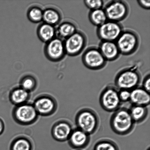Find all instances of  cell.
I'll return each instance as SVG.
<instances>
[{
	"mask_svg": "<svg viewBox=\"0 0 150 150\" xmlns=\"http://www.w3.org/2000/svg\"><path fill=\"white\" fill-rule=\"evenodd\" d=\"M110 124L112 130L116 134L125 136L133 132L136 123L132 118L129 110L123 107L113 113L110 119Z\"/></svg>",
	"mask_w": 150,
	"mask_h": 150,
	"instance_id": "obj_1",
	"label": "cell"
},
{
	"mask_svg": "<svg viewBox=\"0 0 150 150\" xmlns=\"http://www.w3.org/2000/svg\"><path fill=\"white\" fill-rule=\"evenodd\" d=\"M75 122L77 128L89 135L93 134L98 130L100 126L99 117L93 110L83 108L76 114Z\"/></svg>",
	"mask_w": 150,
	"mask_h": 150,
	"instance_id": "obj_2",
	"label": "cell"
},
{
	"mask_svg": "<svg viewBox=\"0 0 150 150\" xmlns=\"http://www.w3.org/2000/svg\"><path fill=\"white\" fill-rule=\"evenodd\" d=\"M141 76L139 71L133 68L126 69L117 74L115 80L117 89L131 91L139 87Z\"/></svg>",
	"mask_w": 150,
	"mask_h": 150,
	"instance_id": "obj_3",
	"label": "cell"
},
{
	"mask_svg": "<svg viewBox=\"0 0 150 150\" xmlns=\"http://www.w3.org/2000/svg\"><path fill=\"white\" fill-rule=\"evenodd\" d=\"M99 103L101 108L108 112H114L120 108L122 102L119 96V91L115 86L108 85L101 92Z\"/></svg>",
	"mask_w": 150,
	"mask_h": 150,
	"instance_id": "obj_4",
	"label": "cell"
},
{
	"mask_svg": "<svg viewBox=\"0 0 150 150\" xmlns=\"http://www.w3.org/2000/svg\"><path fill=\"white\" fill-rule=\"evenodd\" d=\"M115 42L120 53L129 55L134 53L138 49L139 38L138 35L133 31L123 30Z\"/></svg>",
	"mask_w": 150,
	"mask_h": 150,
	"instance_id": "obj_5",
	"label": "cell"
},
{
	"mask_svg": "<svg viewBox=\"0 0 150 150\" xmlns=\"http://www.w3.org/2000/svg\"><path fill=\"white\" fill-rule=\"evenodd\" d=\"M104 10L108 20L118 23L124 20L129 13V7L127 3L119 0L110 1Z\"/></svg>",
	"mask_w": 150,
	"mask_h": 150,
	"instance_id": "obj_6",
	"label": "cell"
},
{
	"mask_svg": "<svg viewBox=\"0 0 150 150\" xmlns=\"http://www.w3.org/2000/svg\"><path fill=\"white\" fill-rule=\"evenodd\" d=\"M123 30L120 23L108 20L98 27L97 33L102 41L115 42Z\"/></svg>",
	"mask_w": 150,
	"mask_h": 150,
	"instance_id": "obj_7",
	"label": "cell"
},
{
	"mask_svg": "<svg viewBox=\"0 0 150 150\" xmlns=\"http://www.w3.org/2000/svg\"><path fill=\"white\" fill-rule=\"evenodd\" d=\"M82 60L85 67L93 70L103 68L107 61L98 48L96 47L87 49L82 55Z\"/></svg>",
	"mask_w": 150,
	"mask_h": 150,
	"instance_id": "obj_8",
	"label": "cell"
},
{
	"mask_svg": "<svg viewBox=\"0 0 150 150\" xmlns=\"http://www.w3.org/2000/svg\"><path fill=\"white\" fill-rule=\"evenodd\" d=\"M87 40L84 34L77 31L66 39L64 43L65 52L70 56L77 55L84 49Z\"/></svg>",
	"mask_w": 150,
	"mask_h": 150,
	"instance_id": "obj_9",
	"label": "cell"
},
{
	"mask_svg": "<svg viewBox=\"0 0 150 150\" xmlns=\"http://www.w3.org/2000/svg\"><path fill=\"white\" fill-rule=\"evenodd\" d=\"M70 146L82 150L87 147L91 141L90 135L78 128L73 130L68 139Z\"/></svg>",
	"mask_w": 150,
	"mask_h": 150,
	"instance_id": "obj_10",
	"label": "cell"
},
{
	"mask_svg": "<svg viewBox=\"0 0 150 150\" xmlns=\"http://www.w3.org/2000/svg\"><path fill=\"white\" fill-rule=\"evenodd\" d=\"M37 113L34 107L29 104H23L16 109L15 115L20 122L29 123L35 120Z\"/></svg>",
	"mask_w": 150,
	"mask_h": 150,
	"instance_id": "obj_11",
	"label": "cell"
},
{
	"mask_svg": "<svg viewBox=\"0 0 150 150\" xmlns=\"http://www.w3.org/2000/svg\"><path fill=\"white\" fill-rule=\"evenodd\" d=\"M45 52L48 58L51 60L58 61L61 59L65 52L64 43L60 39H53L48 42Z\"/></svg>",
	"mask_w": 150,
	"mask_h": 150,
	"instance_id": "obj_12",
	"label": "cell"
},
{
	"mask_svg": "<svg viewBox=\"0 0 150 150\" xmlns=\"http://www.w3.org/2000/svg\"><path fill=\"white\" fill-rule=\"evenodd\" d=\"M98 49L107 61H113L118 58L120 54L115 42L102 41Z\"/></svg>",
	"mask_w": 150,
	"mask_h": 150,
	"instance_id": "obj_13",
	"label": "cell"
},
{
	"mask_svg": "<svg viewBox=\"0 0 150 150\" xmlns=\"http://www.w3.org/2000/svg\"><path fill=\"white\" fill-rule=\"evenodd\" d=\"M149 93L142 87H137L131 91L130 102L132 105L147 107L150 104Z\"/></svg>",
	"mask_w": 150,
	"mask_h": 150,
	"instance_id": "obj_14",
	"label": "cell"
},
{
	"mask_svg": "<svg viewBox=\"0 0 150 150\" xmlns=\"http://www.w3.org/2000/svg\"><path fill=\"white\" fill-rule=\"evenodd\" d=\"M72 126L68 122H61L58 123L53 129V135L59 141L67 140L73 131Z\"/></svg>",
	"mask_w": 150,
	"mask_h": 150,
	"instance_id": "obj_15",
	"label": "cell"
},
{
	"mask_svg": "<svg viewBox=\"0 0 150 150\" xmlns=\"http://www.w3.org/2000/svg\"><path fill=\"white\" fill-rule=\"evenodd\" d=\"M34 107L37 113L45 115L52 112L55 105L53 101L50 98L42 97L36 100Z\"/></svg>",
	"mask_w": 150,
	"mask_h": 150,
	"instance_id": "obj_16",
	"label": "cell"
},
{
	"mask_svg": "<svg viewBox=\"0 0 150 150\" xmlns=\"http://www.w3.org/2000/svg\"><path fill=\"white\" fill-rule=\"evenodd\" d=\"M129 110L133 121L137 124L143 122L149 115V110L147 107L132 105Z\"/></svg>",
	"mask_w": 150,
	"mask_h": 150,
	"instance_id": "obj_17",
	"label": "cell"
},
{
	"mask_svg": "<svg viewBox=\"0 0 150 150\" xmlns=\"http://www.w3.org/2000/svg\"><path fill=\"white\" fill-rule=\"evenodd\" d=\"M89 17L92 24L98 27L108 20L105 12L103 8L91 11L89 13Z\"/></svg>",
	"mask_w": 150,
	"mask_h": 150,
	"instance_id": "obj_18",
	"label": "cell"
},
{
	"mask_svg": "<svg viewBox=\"0 0 150 150\" xmlns=\"http://www.w3.org/2000/svg\"><path fill=\"white\" fill-rule=\"evenodd\" d=\"M55 34V29L52 25L46 23L41 25L38 30L39 38L45 42H49L52 40Z\"/></svg>",
	"mask_w": 150,
	"mask_h": 150,
	"instance_id": "obj_19",
	"label": "cell"
},
{
	"mask_svg": "<svg viewBox=\"0 0 150 150\" xmlns=\"http://www.w3.org/2000/svg\"><path fill=\"white\" fill-rule=\"evenodd\" d=\"M74 23L66 22L62 23L58 29V33L60 37L67 39L77 31Z\"/></svg>",
	"mask_w": 150,
	"mask_h": 150,
	"instance_id": "obj_20",
	"label": "cell"
},
{
	"mask_svg": "<svg viewBox=\"0 0 150 150\" xmlns=\"http://www.w3.org/2000/svg\"><path fill=\"white\" fill-rule=\"evenodd\" d=\"M93 150H120L118 145L111 139H103L96 143Z\"/></svg>",
	"mask_w": 150,
	"mask_h": 150,
	"instance_id": "obj_21",
	"label": "cell"
},
{
	"mask_svg": "<svg viewBox=\"0 0 150 150\" xmlns=\"http://www.w3.org/2000/svg\"><path fill=\"white\" fill-rule=\"evenodd\" d=\"M28 93L23 88L15 89L12 92L11 99L13 103L17 104H23L28 98Z\"/></svg>",
	"mask_w": 150,
	"mask_h": 150,
	"instance_id": "obj_22",
	"label": "cell"
},
{
	"mask_svg": "<svg viewBox=\"0 0 150 150\" xmlns=\"http://www.w3.org/2000/svg\"><path fill=\"white\" fill-rule=\"evenodd\" d=\"M42 19L47 24L52 25L59 21L60 16L58 11L52 9H48L43 12Z\"/></svg>",
	"mask_w": 150,
	"mask_h": 150,
	"instance_id": "obj_23",
	"label": "cell"
},
{
	"mask_svg": "<svg viewBox=\"0 0 150 150\" xmlns=\"http://www.w3.org/2000/svg\"><path fill=\"white\" fill-rule=\"evenodd\" d=\"M11 150H32V147L28 141L22 138L14 142Z\"/></svg>",
	"mask_w": 150,
	"mask_h": 150,
	"instance_id": "obj_24",
	"label": "cell"
},
{
	"mask_svg": "<svg viewBox=\"0 0 150 150\" xmlns=\"http://www.w3.org/2000/svg\"><path fill=\"white\" fill-rule=\"evenodd\" d=\"M28 17L32 21L39 22L42 19L43 12L40 9L37 7H33L29 10Z\"/></svg>",
	"mask_w": 150,
	"mask_h": 150,
	"instance_id": "obj_25",
	"label": "cell"
},
{
	"mask_svg": "<svg viewBox=\"0 0 150 150\" xmlns=\"http://www.w3.org/2000/svg\"><path fill=\"white\" fill-rule=\"evenodd\" d=\"M84 3L91 11L102 8L104 5V1L102 0H85Z\"/></svg>",
	"mask_w": 150,
	"mask_h": 150,
	"instance_id": "obj_26",
	"label": "cell"
},
{
	"mask_svg": "<svg viewBox=\"0 0 150 150\" xmlns=\"http://www.w3.org/2000/svg\"><path fill=\"white\" fill-rule=\"evenodd\" d=\"M21 85L22 88L28 92V91L31 90L35 87V81L31 77H26L22 81Z\"/></svg>",
	"mask_w": 150,
	"mask_h": 150,
	"instance_id": "obj_27",
	"label": "cell"
},
{
	"mask_svg": "<svg viewBox=\"0 0 150 150\" xmlns=\"http://www.w3.org/2000/svg\"><path fill=\"white\" fill-rule=\"evenodd\" d=\"M131 91L126 90H120L119 91V98L122 103L130 101Z\"/></svg>",
	"mask_w": 150,
	"mask_h": 150,
	"instance_id": "obj_28",
	"label": "cell"
},
{
	"mask_svg": "<svg viewBox=\"0 0 150 150\" xmlns=\"http://www.w3.org/2000/svg\"><path fill=\"white\" fill-rule=\"evenodd\" d=\"M142 88L147 92L149 93L150 91V76L149 74L144 79L142 83Z\"/></svg>",
	"mask_w": 150,
	"mask_h": 150,
	"instance_id": "obj_29",
	"label": "cell"
},
{
	"mask_svg": "<svg viewBox=\"0 0 150 150\" xmlns=\"http://www.w3.org/2000/svg\"><path fill=\"white\" fill-rule=\"evenodd\" d=\"M139 5L144 8L149 9L150 8V1H138Z\"/></svg>",
	"mask_w": 150,
	"mask_h": 150,
	"instance_id": "obj_30",
	"label": "cell"
},
{
	"mask_svg": "<svg viewBox=\"0 0 150 150\" xmlns=\"http://www.w3.org/2000/svg\"><path fill=\"white\" fill-rule=\"evenodd\" d=\"M3 130H4V124L1 120H0V134L2 133Z\"/></svg>",
	"mask_w": 150,
	"mask_h": 150,
	"instance_id": "obj_31",
	"label": "cell"
},
{
	"mask_svg": "<svg viewBox=\"0 0 150 150\" xmlns=\"http://www.w3.org/2000/svg\"><path fill=\"white\" fill-rule=\"evenodd\" d=\"M147 150H150V148H148V149H147Z\"/></svg>",
	"mask_w": 150,
	"mask_h": 150,
	"instance_id": "obj_32",
	"label": "cell"
}]
</instances>
